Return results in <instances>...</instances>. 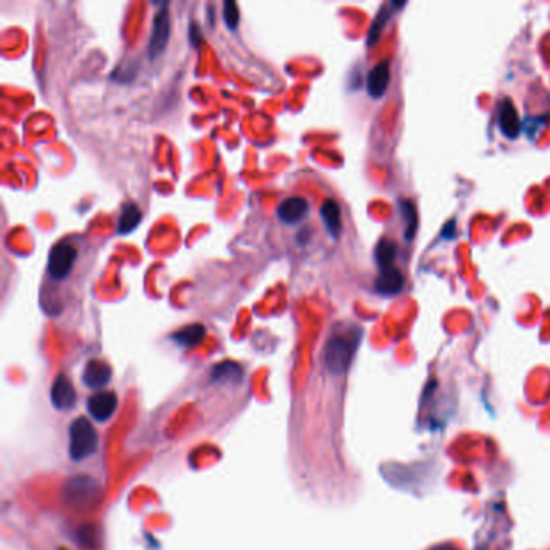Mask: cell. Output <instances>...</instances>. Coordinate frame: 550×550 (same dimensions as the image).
Listing matches in <instances>:
<instances>
[{
    "mask_svg": "<svg viewBox=\"0 0 550 550\" xmlns=\"http://www.w3.org/2000/svg\"><path fill=\"white\" fill-rule=\"evenodd\" d=\"M74 262H76V248L67 244V242H60L49 253V275L54 280H63L71 271Z\"/></svg>",
    "mask_w": 550,
    "mask_h": 550,
    "instance_id": "cell-3",
    "label": "cell"
},
{
    "mask_svg": "<svg viewBox=\"0 0 550 550\" xmlns=\"http://www.w3.org/2000/svg\"><path fill=\"white\" fill-rule=\"evenodd\" d=\"M430 550H462V549L455 547V546H450V544H441V546H434Z\"/></svg>",
    "mask_w": 550,
    "mask_h": 550,
    "instance_id": "cell-19",
    "label": "cell"
},
{
    "mask_svg": "<svg viewBox=\"0 0 550 550\" xmlns=\"http://www.w3.org/2000/svg\"><path fill=\"white\" fill-rule=\"evenodd\" d=\"M403 287V276L396 266L381 270L378 280H376V291L384 295H394L401 292Z\"/></svg>",
    "mask_w": 550,
    "mask_h": 550,
    "instance_id": "cell-12",
    "label": "cell"
},
{
    "mask_svg": "<svg viewBox=\"0 0 550 550\" xmlns=\"http://www.w3.org/2000/svg\"><path fill=\"white\" fill-rule=\"evenodd\" d=\"M389 76H391V71L387 63H379V65H376L372 71L368 73V78H367L368 94L374 98L383 97L387 89V84H389Z\"/></svg>",
    "mask_w": 550,
    "mask_h": 550,
    "instance_id": "cell-10",
    "label": "cell"
},
{
    "mask_svg": "<svg viewBox=\"0 0 550 550\" xmlns=\"http://www.w3.org/2000/svg\"><path fill=\"white\" fill-rule=\"evenodd\" d=\"M223 18L227 21L229 30H236L239 25V7L234 0H227L223 4Z\"/></svg>",
    "mask_w": 550,
    "mask_h": 550,
    "instance_id": "cell-17",
    "label": "cell"
},
{
    "mask_svg": "<svg viewBox=\"0 0 550 550\" xmlns=\"http://www.w3.org/2000/svg\"><path fill=\"white\" fill-rule=\"evenodd\" d=\"M374 258L379 270L391 268V266H394V258H396V244L389 239H383L376 247Z\"/></svg>",
    "mask_w": 550,
    "mask_h": 550,
    "instance_id": "cell-15",
    "label": "cell"
},
{
    "mask_svg": "<svg viewBox=\"0 0 550 550\" xmlns=\"http://www.w3.org/2000/svg\"><path fill=\"white\" fill-rule=\"evenodd\" d=\"M110 378H112V369L107 363L98 360L89 362L83 374L84 384L91 389H101V387L107 386Z\"/></svg>",
    "mask_w": 550,
    "mask_h": 550,
    "instance_id": "cell-8",
    "label": "cell"
},
{
    "mask_svg": "<svg viewBox=\"0 0 550 550\" xmlns=\"http://www.w3.org/2000/svg\"><path fill=\"white\" fill-rule=\"evenodd\" d=\"M205 336V328L202 324H189V326L179 329L178 333L171 336V339L175 340L176 344L184 345V347H194L195 344H199Z\"/></svg>",
    "mask_w": 550,
    "mask_h": 550,
    "instance_id": "cell-14",
    "label": "cell"
},
{
    "mask_svg": "<svg viewBox=\"0 0 550 550\" xmlns=\"http://www.w3.org/2000/svg\"><path fill=\"white\" fill-rule=\"evenodd\" d=\"M387 18H389V10H387V7H384L383 10L379 11L378 16H376V20L373 21V26H372V31H369V36H368V44L373 45L376 40H378L381 31H383V28L386 25Z\"/></svg>",
    "mask_w": 550,
    "mask_h": 550,
    "instance_id": "cell-18",
    "label": "cell"
},
{
    "mask_svg": "<svg viewBox=\"0 0 550 550\" xmlns=\"http://www.w3.org/2000/svg\"><path fill=\"white\" fill-rule=\"evenodd\" d=\"M499 126L502 134L508 139H517L520 134V120L513 103L505 98L499 108Z\"/></svg>",
    "mask_w": 550,
    "mask_h": 550,
    "instance_id": "cell-9",
    "label": "cell"
},
{
    "mask_svg": "<svg viewBox=\"0 0 550 550\" xmlns=\"http://www.w3.org/2000/svg\"><path fill=\"white\" fill-rule=\"evenodd\" d=\"M117 403L118 399L113 392H97L92 397H89L88 412L91 413L92 418L97 421H107L110 416L115 413V410H117Z\"/></svg>",
    "mask_w": 550,
    "mask_h": 550,
    "instance_id": "cell-5",
    "label": "cell"
},
{
    "mask_svg": "<svg viewBox=\"0 0 550 550\" xmlns=\"http://www.w3.org/2000/svg\"><path fill=\"white\" fill-rule=\"evenodd\" d=\"M52 403L59 410H69L76 403V391L65 374L57 376L52 386Z\"/></svg>",
    "mask_w": 550,
    "mask_h": 550,
    "instance_id": "cell-6",
    "label": "cell"
},
{
    "mask_svg": "<svg viewBox=\"0 0 550 550\" xmlns=\"http://www.w3.org/2000/svg\"><path fill=\"white\" fill-rule=\"evenodd\" d=\"M401 208L405 215V222H407V229H405V236L408 237V239H412V237L415 236V231L416 228H418V217H416V210L412 202L408 200H402L401 202Z\"/></svg>",
    "mask_w": 550,
    "mask_h": 550,
    "instance_id": "cell-16",
    "label": "cell"
},
{
    "mask_svg": "<svg viewBox=\"0 0 550 550\" xmlns=\"http://www.w3.org/2000/svg\"><path fill=\"white\" fill-rule=\"evenodd\" d=\"M309 212V202L304 197H287L277 207V218L282 223L295 224L302 219Z\"/></svg>",
    "mask_w": 550,
    "mask_h": 550,
    "instance_id": "cell-7",
    "label": "cell"
},
{
    "mask_svg": "<svg viewBox=\"0 0 550 550\" xmlns=\"http://www.w3.org/2000/svg\"><path fill=\"white\" fill-rule=\"evenodd\" d=\"M320 215L323 218L324 227H326L328 233L331 237L338 239L340 231H343V219H340V208L339 204L333 199H326L321 204Z\"/></svg>",
    "mask_w": 550,
    "mask_h": 550,
    "instance_id": "cell-11",
    "label": "cell"
},
{
    "mask_svg": "<svg viewBox=\"0 0 550 550\" xmlns=\"http://www.w3.org/2000/svg\"><path fill=\"white\" fill-rule=\"evenodd\" d=\"M142 219V213L139 210V207L134 204V202H130V204L123 205V210H121V215L118 219V233L120 234H128L131 231H134L139 223Z\"/></svg>",
    "mask_w": 550,
    "mask_h": 550,
    "instance_id": "cell-13",
    "label": "cell"
},
{
    "mask_svg": "<svg viewBox=\"0 0 550 550\" xmlns=\"http://www.w3.org/2000/svg\"><path fill=\"white\" fill-rule=\"evenodd\" d=\"M357 339L350 334H336L324 347V362L333 373H344L352 362Z\"/></svg>",
    "mask_w": 550,
    "mask_h": 550,
    "instance_id": "cell-1",
    "label": "cell"
},
{
    "mask_svg": "<svg viewBox=\"0 0 550 550\" xmlns=\"http://www.w3.org/2000/svg\"><path fill=\"white\" fill-rule=\"evenodd\" d=\"M97 449L94 426L86 418H78L69 426V455L73 460H83Z\"/></svg>",
    "mask_w": 550,
    "mask_h": 550,
    "instance_id": "cell-2",
    "label": "cell"
},
{
    "mask_svg": "<svg viewBox=\"0 0 550 550\" xmlns=\"http://www.w3.org/2000/svg\"><path fill=\"white\" fill-rule=\"evenodd\" d=\"M171 33V23H170V11L164 4L161 8L157 11V15L154 16V26L152 34H150V42H149V55L150 59L159 57L161 52L166 49L168 40H170Z\"/></svg>",
    "mask_w": 550,
    "mask_h": 550,
    "instance_id": "cell-4",
    "label": "cell"
}]
</instances>
